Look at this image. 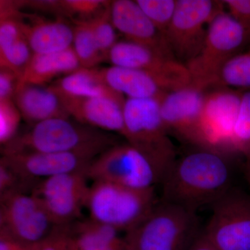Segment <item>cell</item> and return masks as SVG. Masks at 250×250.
Wrapping results in <instances>:
<instances>
[{
  "label": "cell",
  "instance_id": "cell-39",
  "mask_svg": "<svg viewBox=\"0 0 250 250\" xmlns=\"http://www.w3.org/2000/svg\"><path fill=\"white\" fill-rule=\"evenodd\" d=\"M245 176L250 189V161H247L244 169Z\"/></svg>",
  "mask_w": 250,
  "mask_h": 250
},
{
  "label": "cell",
  "instance_id": "cell-40",
  "mask_svg": "<svg viewBox=\"0 0 250 250\" xmlns=\"http://www.w3.org/2000/svg\"><path fill=\"white\" fill-rule=\"evenodd\" d=\"M69 250H77V248L73 246V244H72V241L71 244H70V248H69Z\"/></svg>",
  "mask_w": 250,
  "mask_h": 250
},
{
  "label": "cell",
  "instance_id": "cell-14",
  "mask_svg": "<svg viewBox=\"0 0 250 250\" xmlns=\"http://www.w3.org/2000/svg\"><path fill=\"white\" fill-rule=\"evenodd\" d=\"M95 158L83 153L25 152L2 155L1 159L36 186L59 174L85 171Z\"/></svg>",
  "mask_w": 250,
  "mask_h": 250
},
{
  "label": "cell",
  "instance_id": "cell-18",
  "mask_svg": "<svg viewBox=\"0 0 250 250\" xmlns=\"http://www.w3.org/2000/svg\"><path fill=\"white\" fill-rule=\"evenodd\" d=\"M100 70L108 87L126 98L161 100L174 90L162 77L144 70L113 65Z\"/></svg>",
  "mask_w": 250,
  "mask_h": 250
},
{
  "label": "cell",
  "instance_id": "cell-13",
  "mask_svg": "<svg viewBox=\"0 0 250 250\" xmlns=\"http://www.w3.org/2000/svg\"><path fill=\"white\" fill-rule=\"evenodd\" d=\"M107 60L113 66L144 70L162 77L174 90L192 83L185 64L152 47L131 41H118L110 50Z\"/></svg>",
  "mask_w": 250,
  "mask_h": 250
},
{
  "label": "cell",
  "instance_id": "cell-17",
  "mask_svg": "<svg viewBox=\"0 0 250 250\" xmlns=\"http://www.w3.org/2000/svg\"><path fill=\"white\" fill-rule=\"evenodd\" d=\"M62 98L69 116L75 121L106 132L118 133L123 136V106L126 100L124 96Z\"/></svg>",
  "mask_w": 250,
  "mask_h": 250
},
{
  "label": "cell",
  "instance_id": "cell-10",
  "mask_svg": "<svg viewBox=\"0 0 250 250\" xmlns=\"http://www.w3.org/2000/svg\"><path fill=\"white\" fill-rule=\"evenodd\" d=\"M241 94L229 88L207 93L194 144L222 154L233 152V128Z\"/></svg>",
  "mask_w": 250,
  "mask_h": 250
},
{
  "label": "cell",
  "instance_id": "cell-34",
  "mask_svg": "<svg viewBox=\"0 0 250 250\" xmlns=\"http://www.w3.org/2000/svg\"><path fill=\"white\" fill-rule=\"evenodd\" d=\"M228 13L244 28L250 38V0H225Z\"/></svg>",
  "mask_w": 250,
  "mask_h": 250
},
{
  "label": "cell",
  "instance_id": "cell-19",
  "mask_svg": "<svg viewBox=\"0 0 250 250\" xmlns=\"http://www.w3.org/2000/svg\"><path fill=\"white\" fill-rule=\"evenodd\" d=\"M23 33L34 54L57 53L71 48L74 26L63 18L46 19L23 12Z\"/></svg>",
  "mask_w": 250,
  "mask_h": 250
},
{
  "label": "cell",
  "instance_id": "cell-31",
  "mask_svg": "<svg viewBox=\"0 0 250 250\" xmlns=\"http://www.w3.org/2000/svg\"><path fill=\"white\" fill-rule=\"evenodd\" d=\"M22 115L14 100L0 101V144L1 147L17 136Z\"/></svg>",
  "mask_w": 250,
  "mask_h": 250
},
{
  "label": "cell",
  "instance_id": "cell-23",
  "mask_svg": "<svg viewBox=\"0 0 250 250\" xmlns=\"http://www.w3.org/2000/svg\"><path fill=\"white\" fill-rule=\"evenodd\" d=\"M120 231L89 218L72 225V243L77 250H128Z\"/></svg>",
  "mask_w": 250,
  "mask_h": 250
},
{
  "label": "cell",
  "instance_id": "cell-30",
  "mask_svg": "<svg viewBox=\"0 0 250 250\" xmlns=\"http://www.w3.org/2000/svg\"><path fill=\"white\" fill-rule=\"evenodd\" d=\"M111 1L103 0H62L64 18L73 22L89 21L101 14Z\"/></svg>",
  "mask_w": 250,
  "mask_h": 250
},
{
  "label": "cell",
  "instance_id": "cell-26",
  "mask_svg": "<svg viewBox=\"0 0 250 250\" xmlns=\"http://www.w3.org/2000/svg\"><path fill=\"white\" fill-rule=\"evenodd\" d=\"M219 85L250 89V49L226 62L220 72Z\"/></svg>",
  "mask_w": 250,
  "mask_h": 250
},
{
  "label": "cell",
  "instance_id": "cell-28",
  "mask_svg": "<svg viewBox=\"0 0 250 250\" xmlns=\"http://www.w3.org/2000/svg\"><path fill=\"white\" fill-rule=\"evenodd\" d=\"M110 5L111 3L101 14L87 21L105 59H107L110 50L118 41L116 28L111 21Z\"/></svg>",
  "mask_w": 250,
  "mask_h": 250
},
{
  "label": "cell",
  "instance_id": "cell-8",
  "mask_svg": "<svg viewBox=\"0 0 250 250\" xmlns=\"http://www.w3.org/2000/svg\"><path fill=\"white\" fill-rule=\"evenodd\" d=\"M223 9V1L177 0L173 18L165 36L174 58L187 65L198 55L208 24Z\"/></svg>",
  "mask_w": 250,
  "mask_h": 250
},
{
  "label": "cell",
  "instance_id": "cell-15",
  "mask_svg": "<svg viewBox=\"0 0 250 250\" xmlns=\"http://www.w3.org/2000/svg\"><path fill=\"white\" fill-rule=\"evenodd\" d=\"M207 93L192 83L166 93L161 99L160 108L167 131L194 144Z\"/></svg>",
  "mask_w": 250,
  "mask_h": 250
},
{
  "label": "cell",
  "instance_id": "cell-6",
  "mask_svg": "<svg viewBox=\"0 0 250 250\" xmlns=\"http://www.w3.org/2000/svg\"><path fill=\"white\" fill-rule=\"evenodd\" d=\"M250 41L248 33L228 12H219L210 21L200 53L188 62L192 84L205 90L219 85L220 72L229 59Z\"/></svg>",
  "mask_w": 250,
  "mask_h": 250
},
{
  "label": "cell",
  "instance_id": "cell-36",
  "mask_svg": "<svg viewBox=\"0 0 250 250\" xmlns=\"http://www.w3.org/2000/svg\"><path fill=\"white\" fill-rule=\"evenodd\" d=\"M19 77L11 70L0 68V101L14 100Z\"/></svg>",
  "mask_w": 250,
  "mask_h": 250
},
{
  "label": "cell",
  "instance_id": "cell-25",
  "mask_svg": "<svg viewBox=\"0 0 250 250\" xmlns=\"http://www.w3.org/2000/svg\"><path fill=\"white\" fill-rule=\"evenodd\" d=\"M233 152L250 161V89L241 94L239 108L233 132Z\"/></svg>",
  "mask_w": 250,
  "mask_h": 250
},
{
  "label": "cell",
  "instance_id": "cell-5",
  "mask_svg": "<svg viewBox=\"0 0 250 250\" xmlns=\"http://www.w3.org/2000/svg\"><path fill=\"white\" fill-rule=\"evenodd\" d=\"M156 203L154 188L139 190L105 182H93L85 208L89 218L127 233L142 223Z\"/></svg>",
  "mask_w": 250,
  "mask_h": 250
},
{
  "label": "cell",
  "instance_id": "cell-9",
  "mask_svg": "<svg viewBox=\"0 0 250 250\" xmlns=\"http://www.w3.org/2000/svg\"><path fill=\"white\" fill-rule=\"evenodd\" d=\"M203 233L215 250H250V195L230 189L212 205Z\"/></svg>",
  "mask_w": 250,
  "mask_h": 250
},
{
  "label": "cell",
  "instance_id": "cell-3",
  "mask_svg": "<svg viewBox=\"0 0 250 250\" xmlns=\"http://www.w3.org/2000/svg\"><path fill=\"white\" fill-rule=\"evenodd\" d=\"M161 100L126 98L123 106L124 134L157 170L161 183L176 161L173 144L161 114Z\"/></svg>",
  "mask_w": 250,
  "mask_h": 250
},
{
  "label": "cell",
  "instance_id": "cell-16",
  "mask_svg": "<svg viewBox=\"0 0 250 250\" xmlns=\"http://www.w3.org/2000/svg\"><path fill=\"white\" fill-rule=\"evenodd\" d=\"M111 21L125 40L152 47L174 58L166 38L155 27L136 1L115 0L110 5Z\"/></svg>",
  "mask_w": 250,
  "mask_h": 250
},
{
  "label": "cell",
  "instance_id": "cell-24",
  "mask_svg": "<svg viewBox=\"0 0 250 250\" xmlns=\"http://www.w3.org/2000/svg\"><path fill=\"white\" fill-rule=\"evenodd\" d=\"M72 49L76 54L81 67L94 68L105 60L87 21L74 22Z\"/></svg>",
  "mask_w": 250,
  "mask_h": 250
},
{
  "label": "cell",
  "instance_id": "cell-38",
  "mask_svg": "<svg viewBox=\"0 0 250 250\" xmlns=\"http://www.w3.org/2000/svg\"><path fill=\"white\" fill-rule=\"evenodd\" d=\"M188 250H215L205 236V233H200Z\"/></svg>",
  "mask_w": 250,
  "mask_h": 250
},
{
  "label": "cell",
  "instance_id": "cell-7",
  "mask_svg": "<svg viewBox=\"0 0 250 250\" xmlns=\"http://www.w3.org/2000/svg\"><path fill=\"white\" fill-rule=\"evenodd\" d=\"M93 182H110L139 190L154 188L160 176L151 161L132 146L116 144L104 151L85 170Z\"/></svg>",
  "mask_w": 250,
  "mask_h": 250
},
{
  "label": "cell",
  "instance_id": "cell-32",
  "mask_svg": "<svg viewBox=\"0 0 250 250\" xmlns=\"http://www.w3.org/2000/svg\"><path fill=\"white\" fill-rule=\"evenodd\" d=\"M35 185L27 182L22 176L0 159V196L15 192L31 193Z\"/></svg>",
  "mask_w": 250,
  "mask_h": 250
},
{
  "label": "cell",
  "instance_id": "cell-29",
  "mask_svg": "<svg viewBox=\"0 0 250 250\" xmlns=\"http://www.w3.org/2000/svg\"><path fill=\"white\" fill-rule=\"evenodd\" d=\"M136 2L165 37L175 12L177 0H137Z\"/></svg>",
  "mask_w": 250,
  "mask_h": 250
},
{
  "label": "cell",
  "instance_id": "cell-35",
  "mask_svg": "<svg viewBox=\"0 0 250 250\" xmlns=\"http://www.w3.org/2000/svg\"><path fill=\"white\" fill-rule=\"evenodd\" d=\"M23 9H29L41 14H52L57 18H64L62 0H29L21 1Z\"/></svg>",
  "mask_w": 250,
  "mask_h": 250
},
{
  "label": "cell",
  "instance_id": "cell-21",
  "mask_svg": "<svg viewBox=\"0 0 250 250\" xmlns=\"http://www.w3.org/2000/svg\"><path fill=\"white\" fill-rule=\"evenodd\" d=\"M81 65L72 47L48 54H34L18 85H46L56 77L67 75L80 68Z\"/></svg>",
  "mask_w": 250,
  "mask_h": 250
},
{
  "label": "cell",
  "instance_id": "cell-33",
  "mask_svg": "<svg viewBox=\"0 0 250 250\" xmlns=\"http://www.w3.org/2000/svg\"><path fill=\"white\" fill-rule=\"evenodd\" d=\"M72 225L56 227L51 234L41 242L38 250H69L72 241Z\"/></svg>",
  "mask_w": 250,
  "mask_h": 250
},
{
  "label": "cell",
  "instance_id": "cell-22",
  "mask_svg": "<svg viewBox=\"0 0 250 250\" xmlns=\"http://www.w3.org/2000/svg\"><path fill=\"white\" fill-rule=\"evenodd\" d=\"M51 85L62 98L123 96L108 87L102 75L101 70L95 67H80L78 70L61 77Z\"/></svg>",
  "mask_w": 250,
  "mask_h": 250
},
{
  "label": "cell",
  "instance_id": "cell-27",
  "mask_svg": "<svg viewBox=\"0 0 250 250\" xmlns=\"http://www.w3.org/2000/svg\"><path fill=\"white\" fill-rule=\"evenodd\" d=\"M33 53L25 37L21 38L6 48L0 50V68L14 72L19 79L32 59Z\"/></svg>",
  "mask_w": 250,
  "mask_h": 250
},
{
  "label": "cell",
  "instance_id": "cell-1",
  "mask_svg": "<svg viewBox=\"0 0 250 250\" xmlns=\"http://www.w3.org/2000/svg\"><path fill=\"white\" fill-rule=\"evenodd\" d=\"M231 170L224 154L200 147L179 159L161 181L162 202L197 212L230 190Z\"/></svg>",
  "mask_w": 250,
  "mask_h": 250
},
{
  "label": "cell",
  "instance_id": "cell-2",
  "mask_svg": "<svg viewBox=\"0 0 250 250\" xmlns=\"http://www.w3.org/2000/svg\"><path fill=\"white\" fill-rule=\"evenodd\" d=\"M106 131L95 129L70 118H56L33 125L1 147V155L25 152L83 153L97 156L114 146Z\"/></svg>",
  "mask_w": 250,
  "mask_h": 250
},
{
  "label": "cell",
  "instance_id": "cell-4",
  "mask_svg": "<svg viewBox=\"0 0 250 250\" xmlns=\"http://www.w3.org/2000/svg\"><path fill=\"white\" fill-rule=\"evenodd\" d=\"M199 234L196 212L162 202L125 238L128 250H188Z\"/></svg>",
  "mask_w": 250,
  "mask_h": 250
},
{
  "label": "cell",
  "instance_id": "cell-37",
  "mask_svg": "<svg viewBox=\"0 0 250 250\" xmlns=\"http://www.w3.org/2000/svg\"><path fill=\"white\" fill-rule=\"evenodd\" d=\"M41 243L29 244L23 243L4 231H0V250H38Z\"/></svg>",
  "mask_w": 250,
  "mask_h": 250
},
{
  "label": "cell",
  "instance_id": "cell-12",
  "mask_svg": "<svg viewBox=\"0 0 250 250\" xmlns=\"http://www.w3.org/2000/svg\"><path fill=\"white\" fill-rule=\"evenodd\" d=\"M56 227L32 194L15 192L0 196V231L23 243L37 244Z\"/></svg>",
  "mask_w": 250,
  "mask_h": 250
},
{
  "label": "cell",
  "instance_id": "cell-20",
  "mask_svg": "<svg viewBox=\"0 0 250 250\" xmlns=\"http://www.w3.org/2000/svg\"><path fill=\"white\" fill-rule=\"evenodd\" d=\"M14 102L23 119L33 125L56 118H70L61 95L52 85H18Z\"/></svg>",
  "mask_w": 250,
  "mask_h": 250
},
{
  "label": "cell",
  "instance_id": "cell-11",
  "mask_svg": "<svg viewBox=\"0 0 250 250\" xmlns=\"http://www.w3.org/2000/svg\"><path fill=\"white\" fill-rule=\"evenodd\" d=\"M88 180L85 171L59 174L39 182L31 193L41 202L56 226L70 225L85 208Z\"/></svg>",
  "mask_w": 250,
  "mask_h": 250
}]
</instances>
